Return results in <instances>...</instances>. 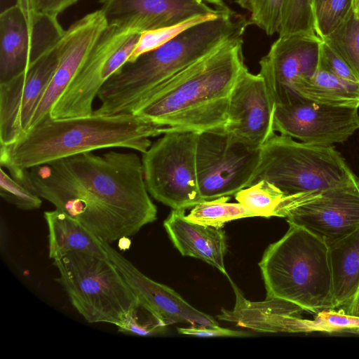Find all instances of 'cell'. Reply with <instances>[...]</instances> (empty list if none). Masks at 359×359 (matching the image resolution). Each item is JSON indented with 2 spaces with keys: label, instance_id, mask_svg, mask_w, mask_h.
<instances>
[{
  "label": "cell",
  "instance_id": "obj_1",
  "mask_svg": "<svg viewBox=\"0 0 359 359\" xmlns=\"http://www.w3.org/2000/svg\"><path fill=\"white\" fill-rule=\"evenodd\" d=\"M24 185L109 243L135 236L157 217L134 152L88 151L34 166Z\"/></svg>",
  "mask_w": 359,
  "mask_h": 359
},
{
  "label": "cell",
  "instance_id": "obj_2",
  "mask_svg": "<svg viewBox=\"0 0 359 359\" xmlns=\"http://www.w3.org/2000/svg\"><path fill=\"white\" fill-rule=\"evenodd\" d=\"M243 37L229 40L178 73L132 113L169 130L224 132L233 88L247 67Z\"/></svg>",
  "mask_w": 359,
  "mask_h": 359
},
{
  "label": "cell",
  "instance_id": "obj_3",
  "mask_svg": "<svg viewBox=\"0 0 359 359\" xmlns=\"http://www.w3.org/2000/svg\"><path fill=\"white\" fill-rule=\"evenodd\" d=\"M169 131L133 113L93 114L53 119L50 116L29 128L15 142L1 145L0 165L24 183L26 170L97 149L122 147L142 154L150 137Z\"/></svg>",
  "mask_w": 359,
  "mask_h": 359
},
{
  "label": "cell",
  "instance_id": "obj_4",
  "mask_svg": "<svg viewBox=\"0 0 359 359\" xmlns=\"http://www.w3.org/2000/svg\"><path fill=\"white\" fill-rule=\"evenodd\" d=\"M249 20L229 7L218 17L187 29L161 46L125 64L101 88L100 114L132 113L155 89L233 38L243 36Z\"/></svg>",
  "mask_w": 359,
  "mask_h": 359
},
{
  "label": "cell",
  "instance_id": "obj_5",
  "mask_svg": "<svg viewBox=\"0 0 359 359\" xmlns=\"http://www.w3.org/2000/svg\"><path fill=\"white\" fill-rule=\"evenodd\" d=\"M259 263L266 299H280L318 313L333 308V280L329 247L321 238L289 224Z\"/></svg>",
  "mask_w": 359,
  "mask_h": 359
},
{
  "label": "cell",
  "instance_id": "obj_6",
  "mask_svg": "<svg viewBox=\"0 0 359 359\" xmlns=\"http://www.w3.org/2000/svg\"><path fill=\"white\" fill-rule=\"evenodd\" d=\"M53 264L57 282L88 323L126 326L139 299L109 257L71 252Z\"/></svg>",
  "mask_w": 359,
  "mask_h": 359
},
{
  "label": "cell",
  "instance_id": "obj_7",
  "mask_svg": "<svg viewBox=\"0 0 359 359\" xmlns=\"http://www.w3.org/2000/svg\"><path fill=\"white\" fill-rule=\"evenodd\" d=\"M356 177L333 146L306 144L275 133L261 147L251 184L266 180L285 196H292L318 192Z\"/></svg>",
  "mask_w": 359,
  "mask_h": 359
},
{
  "label": "cell",
  "instance_id": "obj_8",
  "mask_svg": "<svg viewBox=\"0 0 359 359\" xmlns=\"http://www.w3.org/2000/svg\"><path fill=\"white\" fill-rule=\"evenodd\" d=\"M198 133L170 130L142 154L149 194L173 210H186L203 201L196 172Z\"/></svg>",
  "mask_w": 359,
  "mask_h": 359
},
{
  "label": "cell",
  "instance_id": "obj_9",
  "mask_svg": "<svg viewBox=\"0 0 359 359\" xmlns=\"http://www.w3.org/2000/svg\"><path fill=\"white\" fill-rule=\"evenodd\" d=\"M260 159L261 148L236 141L224 132L198 133L196 162L202 199L231 196L250 186Z\"/></svg>",
  "mask_w": 359,
  "mask_h": 359
},
{
  "label": "cell",
  "instance_id": "obj_10",
  "mask_svg": "<svg viewBox=\"0 0 359 359\" xmlns=\"http://www.w3.org/2000/svg\"><path fill=\"white\" fill-rule=\"evenodd\" d=\"M275 216L304 228L327 245L339 240L359 227V177L316 193L285 196Z\"/></svg>",
  "mask_w": 359,
  "mask_h": 359
},
{
  "label": "cell",
  "instance_id": "obj_11",
  "mask_svg": "<svg viewBox=\"0 0 359 359\" xmlns=\"http://www.w3.org/2000/svg\"><path fill=\"white\" fill-rule=\"evenodd\" d=\"M65 30L57 17L25 12L17 4L0 15V83L24 70L57 44Z\"/></svg>",
  "mask_w": 359,
  "mask_h": 359
},
{
  "label": "cell",
  "instance_id": "obj_12",
  "mask_svg": "<svg viewBox=\"0 0 359 359\" xmlns=\"http://www.w3.org/2000/svg\"><path fill=\"white\" fill-rule=\"evenodd\" d=\"M60 41L27 69L0 83V143L11 145L25 133L57 66Z\"/></svg>",
  "mask_w": 359,
  "mask_h": 359
},
{
  "label": "cell",
  "instance_id": "obj_13",
  "mask_svg": "<svg viewBox=\"0 0 359 359\" xmlns=\"http://www.w3.org/2000/svg\"><path fill=\"white\" fill-rule=\"evenodd\" d=\"M358 129V107L323 104L304 97L275 107L274 131L306 144L332 146L346 141Z\"/></svg>",
  "mask_w": 359,
  "mask_h": 359
},
{
  "label": "cell",
  "instance_id": "obj_14",
  "mask_svg": "<svg viewBox=\"0 0 359 359\" xmlns=\"http://www.w3.org/2000/svg\"><path fill=\"white\" fill-rule=\"evenodd\" d=\"M323 39L316 34L299 33L278 38L259 61L264 78L275 105L293 103L298 96L294 86L318 69Z\"/></svg>",
  "mask_w": 359,
  "mask_h": 359
},
{
  "label": "cell",
  "instance_id": "obj_15",
  "mask_svg": "<svg viewBox=\"0 0 359 359\" xmlns=\"http://www.w3.org/2000/svg\"><path fill=\"white\" fill-rule=\"evenodd\" d=\"M275 107L264 78L246 67L233 88L224 132L236 141L261 148L275 133Z\"/></svg>",
  "mask_w": 359,
  "mask_h": 359
},
{
  "label": "cell",
  "instance_id": "obj_16",
  "mask_svg": "<svg viewBox=\"0 0 359 359\" xmlns=\"http://www.w3.org/2000/svg\"><path fill=\"white\" fill-rule=\"evenodd\" d=\"M107 26L141 33L186 20L218 13L202 0H99Z\"/></svg>",
  "mask_w": 359,
  "mask_h": 359
},
{
  "label": "cell",
  "instance_id": "obj_17",
  "mask_svg": "<svg viewBox=\"0 0 359 359\" xmlns=\"http://www.w3.org/2000/svg\"><path fill=\"white\" fill-rule=\"evenodd\" d=\"M106 27L105 18L100 9L82 17L65 30L60 39L57 66L34 114L29 129L50 116L52 107L76 76Z\"/></svg>",
  "mask_w": 359,
  "mask_h": 359
},
{
  "label": "cell",
  "instance_id": "obj_18",
  "mask_svg": "<svg viewBox=\"0 0 359 359\" xmlns=\"http://www.w3.org/2000/svg\"><path fill=\"white\" fill-rule=\"evenodd\" d=\"M132 31L108 27L101 34L79 72L52 107L53 119L88 116L93 113L95 98L108 81L106 63Z\"/></svg>",
  "mask_w": 359,
  "mask_h": 359
},
{
  "label": "cell",
  "instance_id": "obj_19",
  "mask_svg": "<svg viewBox=\"0 0 359 359\" xmlns=\"http://www.w3.org/2000/svg\"><path fill=\"white\" fill-rule=\"evenodd\" d=\"M109 259L115 264L130 287L166 325L175 323L195 327L219 325L212 316L191 306L170 287L157 283L142 273L135 265L100 239Z\"/></svg>",
  "mask_w": 359,
  "mask_h": 359
},
{
  "label": "cell",
  "instance_id": "obj_20",
  "mask_svg": "<svg viewBox=\"0 0 359 359\" xmlns=\"http://www.w3.org/2000/svg\"><path fill=\"white\" fill-rule=\"evenodd\" d=\"M228 278L235 293V306L232 310L222 309L218 319L259 332H306V320L301 317L304 310L300 306L276 298L249 301Z\"/></svg>",
  "mask_w": 359,
  "mask_h": 359
},
{
  "label": "cell",
  "instance_id": "obj_21",
  "mask_svg": "<svg viewBox=\"0 0 359 359\" xmlns=\"http://www.w3.org/2000/svg\"><path fill=\"white\" fill-rule=\"evenodd\" d=\"M163 226L181 255L201 259L229 278L224 262L226 236L222 229L194 222L187 218L185 210L173 209Z\"/></svg>",
  "mask_w": 359,
  "mask_h": 359
},
{
  "label": "cell",
  "instance_id": "obj_22",
  "mask_svg": "<svg viewBox=\"0 0 359 359\" xmlns=\"http://www.w3.org/2000/svg\"><path fill=\"white\" fill-rule=\"evenodd\" d=\"M48 230V255L53 260L71 252H83L108 257L100 238L79 221L55 208L46 211Z\"/></svg>",
  "mask_w": 359,
  "mask_h": 359
},
{
  "label": "cell",
  "instance_id": "obj_23",
  "mask_svg": "<svg viewBox=\"0 0 359 359\" xmlns=\"http://www.w3.org/2000/svg\"><path fill=\"white\" fill-rule=\"evenodd\" d=\"M328 247L336 309L349 304L359 288V227Z\"/></svg>",
  "mask_w": 359,
  "mask_h": 359
},
{
  "label": "cell",
  "instance_id": "obj_24",
  "mask_svg": "<svg viewBox=\"0 0 359 359\" xmlns=\"http://www.w3.org/2000/svg\"><path fill=\"white\" fill-rule=\"evenodd\" d=\"M294 90L298 96L317 103L359 108V83L346 81L320 69L297 81Z\"/></svg>",
  "mask_w": 359,
  "mask_h": 359
},
{
  "label": "cell",
  "instance_id": "obj_25",
  "mask_svg": "<svg viewBox=\"0 0 359 359\" xmlns=\"http://www.w3.org/2000/svg\"><path fill=\"white\" fill-rule=\"evenodd\" d=\"M230 196L203 201L194 206L187 218L199 224L222 229L229 222L251 217L255 213L243 204L229 203Z\"/></svg>",
  "mask_w": 359,
  "mask_h": 359
},
{
  "label": "cell",
  "instance_id": "obj_26",
  "mask_svg": "<svg viewBox=\"0 0 359 359\" xmlns=\"http://www.w3.org/2000/svg\"><path fill=\"white\" fill-rule=\"evenodd\" d=\"M323 40L346 62L359 81V16L352 10Z\"/></svg>",
  "mask_w": 359,
  "mask_h": 359
},
{
  "label": "cell",
  "instance_id": "obj_27",
  "mask_svg": "<svg viewBox=\"0 0 359 359\" xmlns=\"http://www.w3.org/2000/svg\"><path fill=\"white\" fill-rule=\"evenodd\" d=\"M284 196L280 189L266 180H261L235 194L237 202L252 210L257 217H264L275 216Z\"/></svg>",
  "mask_w": 359,
  "mask_h": 359
},
{
  "label": "cell",
  "instance_id": "obj_28",
  "mask_svg": "<svg viewBox=\"0 0 359 359\" xmlns=\"http://www.w3.org/2000/svg\"><path fill=\"white\" fill-rule=\"evenodd\" d=\"M228 7L218 13L199 15L177 24L141 32L128 62H132L140 55L161 46L193 26L218 17Z\"/></svg>",
  "mask_w": 359,
  "mask_h": 359
},
{
  "label": "cell",
  "instance_id": "obj_29",
  "mask_svg": "<svg viewBox=\"0 0 359 359\" xmlns=\"http://www.w3.org/2000/svg\"><path fill=\"white\" fill-rule=\"evenodd\" d=\"M353 0H313L316 34L323 40L333 32L353 10Z\"/></svg>",
  "mask_w": 359,
  "mask_h": 359
},
{
  "label": "cell",
  "instance_id": "obj_30",
  "mask_svg": "<svg viewBox=\"0 0 359 359\" xmlns=\"http://www.w3.org/2000/svg\"><path fill=\"white\" fill-rule=\"evenodd\" d=\"M243 9L250 12V25H254L267 35L279 33L285 0H236Z\"/></svg>",
  "mask_w": 359,
  "mask_h": 359
},
{
  "label": "cell",
  "instance_id": "obj_31",
  "mask_svg": "<svg viewBox=\"0 0 359 359\" xmlns=\"http://www.w3.org/2000/svg\"><path fill=\"white\" fill-rule=\"evenodd\" d=\"M312 5L313 0H285L278 35L299 33L316 34Z\"/></svg>",
  "mask_w": 359,
  "mask_h": 359
},
{
  "label": "cell",
  "instance_id": "obj_32",
  "mask_svg": "<svg viewBox=\"0 0 359 359\" xmlns=\"http://www.w3.org/2000/svg\"><path fill=\"white\" fill-rule=\"evenodd\" d=\"M0 195L6 202L24 210L38 209L41 198L0 168Z\"/></svg>",
  "mask_w": 359,
  "mask_h": 359
},
{
  "label": "cell",
  "instance_id": "obj_33",
  "mask_svg": "<svg viewBox=\"0 0 359 359\" xmlns=\"http://www.w3.org/2000/svg\"><path fill=\"white\" fill-rule=\"evenodd\" d=\"M166 325L139 299L126 326L119 332L135 336L151 337L164 332Z\"/></svg>",
  "mask_w": 359,
  "mask_h": 359
},
{
  "label": "cell",
  "instance_id": "obj_34",
  "mask_svg": "<svg viewBox=\"0 0 359 359\" xmlns=\"http://www.w3.org/2000/svg\"><path fill=\"white\" fill-rule=\"evenodd\" d=\"M318 69L346 81L359 83L350 67L324 40L321 42L320 48Z\"/></svg>",
  "mask_w": 359,
  "mask_h": 359
},
{
  "label": "cell",
  "instance_id": "obj_35",
  "mask_svg": "<svg viewBox=\"0 0 359 359\" xmlns=\"http://www.w3.org/2000/svg\"><path fill=\"white\" fill-rule=\"evenodd\" d=\"M79 0H16V4L25 12L43 13L57 17Z\"/></svg>",
  "mask_w": 359,
  "mask_h": 359
},
{
  "label": "cell",
  "instance_id": "obj_36",
  "mask_svg": "<svg viewBox=\"0 0 359 359\" xmlns=\"http://www.w3.org/2000/svg\"><path fill=\"white\" fill-rule=\"evenodd\" d=\"M180 334L195 336L199 337H249L252 333L244 331L233 330L228 328L221 327L219 325L214 327H177Z\"/></svg>",
  "mask_w": 359,
  "mask_h": 359
},
{
  "label": "cell",
  "instance_id": "obj_37",
  "mask_svg": "<svg viewBox=\"0 0 359 359\" xmlns=\"http://www.w3.org/2000/svg\"><path fill=\"white\" fill-rule=\"evenodd\" d=\"M339 310L347 315L359 318V288L351 302Z\"/></svg>",
  "mask_w": 359,
  "mask_h": 359
},
{
  "label": "cell",
  "instance_id": "obj_38",
  "mask_svg": "<svg viewBox=\"0 0 359 359\" xmlns=\"http://www.w3.org/2000/svg\"><path fill=\"white\" fill-rule=\"evenodd\" d=\"M130 241L129 237H123L118 240V246L121 250H126L129 248Z\"/></svg>",
  "mask_w": 359,
  "mask_h": 359
},
{
  "label": "cell",
  "instance_id": "obj_39",
  "mask_svg": "<svg viewBox=\"0 0 359 359\" xmlns=\"http://www.w3.org/2000/svg\"><path fill=\"white\" fill-rule=\"evenodd\" d=\"M209 5H212L215 7H224L226 6L225 0H202Z\"/></svg>",
  "mask_w": 359,
  "mask_h": 359
},
{
  "label": "cell",
  "instance_id": "obj_40",
  "mask_svg": "<svg viewBox=\"0 0 359 359\" xmlns=\"http://www.w3.org/2000/svg\"><path fill=\"white\" fill-rule=\"evenodd\" d=\"M353 11L356 15L359 16V0H353Z\"/></svg>",
  "mask_w": 359,
  "mask_h": 359
}]
</instances>
